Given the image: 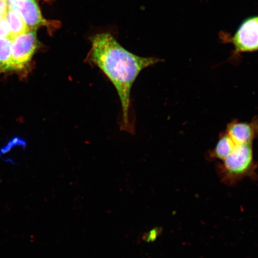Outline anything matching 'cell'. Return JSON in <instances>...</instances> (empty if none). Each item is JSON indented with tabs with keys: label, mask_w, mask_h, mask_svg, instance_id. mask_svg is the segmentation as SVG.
Segmentation results:
<instances>
[{
	"label": "cell",
	"mask_w": 258,
	"mask_h": 258,
	"mask_svg": "<svg viewBox=\"0 0 258 258\" xmlns=\"http://www.w3.org/2000/svg\"><path fill=\"white\" fill-rule=\"evenodd\" d=\"M236 145L224 132L219 135L217 144L214 149L209 151L208 153V159L210 161H218L222 162L233 152Z\"/></svg>",
	"instance_id": "7"
},
{
	"label": "cell",
	"mask_w": 258,
	"mask_h": 258,
	"mask_svg": "<svg viewBox=\"0 0 258 258\" xmlns=\"http://www.w3.org/2000/svg\"><path fill=\"white\" fill-rule=\"evenodd\" d=\"M91 42L90 62L104 73L117 90L122 109L121 129L131 132L133 130L130 119L132 86L142 71L161 60L132 53L109 33L96 34L92 37Z\"/></svg>",
	"instance_id": "1"
},
{
	"label": "cell",
	"mask_w": 258,
	"mask_h": 258,
	"mask_svg": "<svg viewBox=\"0 0 258 258\" xmlns=\"http://www.w3.org/2000/svg\"><path fill=\"white\" fill-rule=\"evenodd\" d=\"M11 38V72H20L29 67L39 46L37 30H30Z\"/></svg>",
	"instance_id": "3"
},
{
	"label": "cell",
	"mask_w": 258,
	"mask_h": 258,
	"mask_svg": "<svg viewBox=\"0 0 258 258\" xmlns=\"http://www.w3.org/2000/svg\"><path fill=\"white\" fill-rule=\"evenodd\" d=\"M12 38L0 37V72H11Z\"/></svg>",
	"instance_id": "9"
},
{
	"label": "cell",
	"mask_w": 258,
	"mask_h": 258,
	"mask_svg": "<svg viewBox=\"0 0 258 258\" xmlns=\"http://www.w3.org/2000/svg\"><path fill=\"white\" fill-rule=\"evenodd\" d=\"M8 9L7 0H0V16H5Z\"/></svg>",
	"instance_id": "11"
},
{
	"label": "cell",
	"mask_w": 258,
	"mask_h": 258,
	"mask_svg": "<svg viewBox=\"0 0 258 258\" xmlns=\"http://www.w3.org/2000/svg\"><path fill=\"white\" fill-rule=\"evenodd\" d=\"M217 164L221 182L233 186L246 178L257 179V163L254 159L252 144L236 145L227 159Z\"/></svg>",
	"instance_id": "2"
},
{
	"label": "cell",
	"mask_w": 258,
	"mask_h": 258,
	"mask_svg": "<svg viewBox=\"0 0 258 258\" xmlns=\"http://www.w3.org/2000/svg\"><path fill=\"white\" fill-rule=\"evenodd\" d=\"M0 37H11L9 27L5 16H0Z\"/></svg>",
	"instance_id": "10"
},
{
	"label": "cell",
	"mask_w": 258,
	"mask_h": 258,
	"mask_svg": "<svg viewBox=\"0 0 258 258\" xmlns=\"http://www.w3.org/2000/svg\"><path fill=\"white\" fill-rule=\"evenodd\" d=\"M235 145H251L258 138V117L249 122L234 120L225 131Z\"/></svg>",
	"instance_id": "6"
},
{
	"label": "cell",
	"mask_w": 258,
	"mask_h": 258,
	"mask_svg": "<svg viewBox=\"0 0 258 258\" xmlns=\"http://www.w3.org/2000/svg\"><path fill=\"white\" fill-rule=\"evenodd\" d=\"M5 18L8 23L11 38L30 30L21 15L14 9L8 8Z\"/></svg>",
	"instance_id": "8"
},
{
	"label": "cell",
	"mask_w": 258,
	"mask_h": 258,
	"mask_svg": "<svg viewBox=\"0 0 258 258\" xmlns=\"http://www.w3.org/2000/svg\"><path fill=\"white\" fill-rule=\"evenodd\" d=\"M8 8L18 12L30 30L48 26L36 0H7Z\"/></svg>",
	"instance_id": "5"
},
{
	"label": "cell",
	"mask_w": 258,
	"mask_h": 258,
	"mask_svg": "<svg viewBox=\"0 0 258 258\" xmlns=\"http://www.w3.org/2000/svg\"><path fill=\"white\" fill-rule=\"evenodd\" d=\"M228 41L234 46V55L257 51L258 16L245 19Z\"/></svg>",
	"instance_id": "4"
}]
</instances>
